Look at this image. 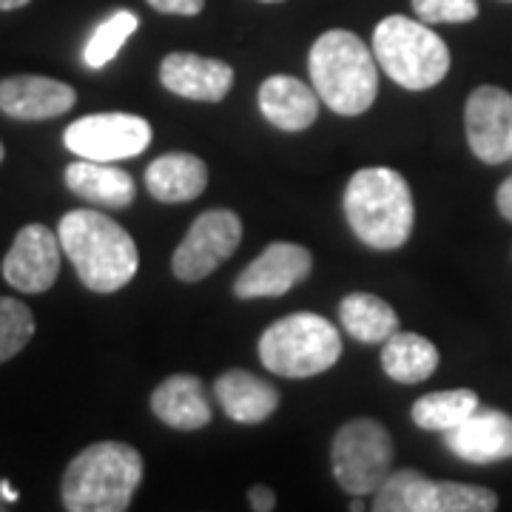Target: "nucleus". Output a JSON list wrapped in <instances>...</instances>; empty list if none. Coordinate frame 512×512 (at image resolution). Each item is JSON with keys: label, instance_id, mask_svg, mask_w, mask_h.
<instances>
[{"label": "nucleus", "instance_id": "nucleus-1", "mask_svg": "<svg viewBox=\"0 0 512 512\" xmlns=\"http://www.w3.org/2000/svg\"><path fill=\"white\" fill-rule=\"evenodd\" d=\"M57 237L80 282L94 293L126 288L140 268V254L131 234L100 211H69L57 225Z\"/></svg>", "mask_w": 512, "mask_h": 512}, {"label": "nucleus", "instance_id": "nucleus-2", "mask_svg": "<svg viewBox=\"0 0 512 512\" xmlns=\"http://www.w3.org/2000/svg\"><path fill=\"white\" fill-rule=\"evenodd\" d=\"M143 481V456L120 441H100L72 458L63 476L69 512H123Z\"/></svg>", "mask_w": 512, "mask_h": 512}, {"label": "nucleus", "instance_id": "nucleus-3", "mask_svg": "<svg viewBox=\"0 0 512 512\" xmlns=\"http://www.w3.org/2000/svg\"><path fill=\"white\" fill-rule=\"evenodd\" d=\"M345 217L373 251H396L413 234V194L393 168H362L345 188Z\"/></svg>", "mask_w": 512, "mask_h": 512}, {"label": "nucleus", "instance_id": "nucleus-4", "mask_svg": "<svg viewBox=\"0 0 512 512\" xmlns=\"http://www.w3.org/2000/svg\"><path fill=\"white\" fill-rule=\"evenodd\" d=\"M311 80L319 100L336 114H365L379 94V63L362 37L330 29L311 46Z\"/></svg>", "mask_w": 512, "mask_h": 512}, {"label": "nucleus", "instance_id": "nucleus-5", "mask_svg": "<svg viewBox=\"0 0 512 512\" xmlns=\"http://www.w3.org/2000/svg\"><path fill=\"white\" fill-rule=\"evenodd\" d=\"M373 57L390 80L410 92H424L450 72V52L424 20L390 15L373 32Z\"/></svg>", "mask_w": 512, "mask_h": 512}, {"label": "nucleus", "instance_id": "nucleus-6", "mask_svg": "<svg viewBox=\"0 0 512 512\" xmlns=\"http://www.w3.org/2000/svg\"><path fill=\"white\" fill-rule=\"evenodd\" d=\"M342 339L319 313H291L276 319L259 339V359L276 376L311 379L339 362Z\"/></svg>", "mask_w": 512, "mask_h": 512}, {"label": "nucleus", "instance_id": "nucleus-7", "mask_svg": "<svg viewBox=\"0 0 512 512\" xmlns=\"http://www.w3.org/2000/svg\"><path fill=\"white\" fill-rule=\"evenodd\" d=\"M333 476L350 495H370L393 470V441L376 419H353L333 436Z\"/></svg>", "mask_w": 512, "mask_h": 512}, {"label": "nucleus", "instance_id": "nucleus-8", "mask_svg": "<svg viewBox=\"0 0 512 512\" xmlns=\"http://www.w3.org/2000/svg\"><path fill=\"white\" fill-rule=\"evenodd\" d=\"M63 143L83 160L114 163L143 154L151 143V126L137 114L103 111L74 120L63 134Z\"/></svg>", "mask_w": 512, "mask_h": 512}, {"label": "nucleus", "instance_id": "nucleus-9", "mask_svg": "<svg viewBox=\"0 0 512 512\" xmlns=\"http://www.w3.org/2000/svg\"><path fill=\"white\" fill-rule=\"evenodd\" d=\"M242 239V220L228 208H214L200 214L177 245L171 271L183 282H200L231 259Z\"/></svg>", "mask_w": 512, "mask_h": 512}, {"label": "nucleus", "instance_id": "nucleus-10", "mask_svg": "<svg viewBox=\"0 0 512 512\" xmlns=\"http://www.w3.org/2000/svg\"><path fill=\"white\" fill-rule=\"evenodd\" d=\"M467 143L481 163L512 160V94L498 86H478L464 109Z\"/></svg>", "mask_w": 512, "mask_h": 512}, {"label": "nucleus", "instance_id": "nucleus-11", "mask_svg": "<svg viewBox=\"0 0 512 512\" xmlns=\"http://www.w3.org/2000/svg\"><path fill=\"white\" fill-rule=\"evenodd\" d=\"M60 237L52 228L32 222L20 228L9 254L3 259V279L20 293H43L60 274Z\"/></svg>", "mask_w": 512, "mask_h": 512}, {"label": "nucleus", "instance_id": "nucleus-12", "mask_svg": "<svg viewBox=\"0 0 512 512\" xmlns=\"http://www.w3.org/2000/svg\"><path fill=\"white\" fill-rule=\"evenodd\" d=\"M313 256L305 245L274 242L237 276L234 293L239 299H265L293 291L305 276L311 274Z\"/></svg>", "mask_w": 512, "mask_h": 512}, {"label": "nucleus", "instance_id": "nucleus-13", "mask_svg": "<svg viewBox=\"0 0 512 512\" xmlns=\"http://www.w3.org/2000/svg\"><path fill=\"white\" fill-rule=\"evenodd\" d=\"M160 83L177 97L220 103L234 86V69L214 57L171 52L160 63Z\"/></svg>", "mask_w": 512, "mask_h": 512}, {"label": "nucleus", "instance_id": "nucleus-14", "mask_svg": "<svg viewBox=\"0 0 512 512\" xmlns=\"http://www.w3.org/2000/svg\"><path fill=\"white\" fill-rule=\"evenodd\" d=\"M450 453L470 464H495L512 458V416L504 410H481L444 433Z\"/></svg>", "mask_w": 512, "mask_h": 512}, {"label": "nucleus", "instance_id": "nucleus-15", "mask_svg": "<svg viewBox=\"0 0 512 512\" xmlns=\"http://www.w3.org/2000/svg\"><path fill=\"white\" fill-rule=\"evenodd\" d=\"M77 94L69 83L52 77L20 74L0 80V111L15 120H52L72 109Z\"/></svg>", "mask_w": 512, "mask_h": 512}, {"label": "nucleus", "instance_id": "nucleus-16", "mask_svg": "<svg viewBox=\"0 0 512 512\" xmlns=\"http://www.w3.org/2000/svg\"><path fill=\"white\" fill-rule=\"evenodd\" d=\"M259 111L282 131H305L319 117V94L291 74H274L259 86Z\"/></svg>", "mask_w": 512, "mask_h": 512}, {"label": "nucleus", "instance_id": "nucleus-17", "mask_svg": "<svg viewBox=\"0 0 512 512\" xmlns=\"http://www.w3.org/2000/svg\"><path fill=\"white\" fill-rule=\"evenodd\" d=\"M151 410L174 430H200L214 416L202 382L188 373L168 376L163 384H157L151 393Z\"/></svg>", "mask_w": 512, "mask_h": 512}, {"label": "nucleus", "instance_id": "nucleus-18", "mask_svg": "<svg viewBox=\"0 0 512 512\" xmlns=\"http://www.w3.org/2000/svg\"><path fill=\"white\" fill-rule=\"evenodd\" d=\"M214 396L228 419L239 424H262L279 407V393L274 384L259 379L248 370H228L214 382Z\"/></svg>", "mask_w": 512, "mask_h": 512}, {"label": "nucleus", "instance_id": "nucleus-19", "mask_svg": "<svg viewBox=\"0 0 512 512\" xmlns=\"http://www.w3.org/2000/svg\"><path fill=\"white\" fill-rule=\"evenodd\" d=\"M208 185V168L194 154H163L146 171V188L160 202H191Z\"/></svg>", "mask_w": 512, "mask_h": 512}, {"label": "nucleus", "instance_id": "nucleus-20", "mask_svg": "<svg viewBox=\"0 0 512 512\" xmlns=\"http://www.w3.org/2000/svg\"><path fill=\"white\" fill-rule=\"evenodd\" d=\"M66 185L83 200L106 205V208H126L134 202V180L123 168L97 160H77L66 168Z\"/></svg>", "mask_w": 512, "mask_h": 512}, {"label": "nucleus", "instance_id": "nucleus-21", "mask_svg": "<svg viewBox=\"0 0 512 512\" xmlns=\"http://www.w3.org/2000/svg\"><path fill=\"white\" fill-rule=\"evenodd\" d=\"M384 373L399 384L427 382L439 370V350L419 333L396 330L382 350Z\"/></svg>", "mask_w": 512, "mask_h": 512}, {"label": "nucleus", "instance_id": "nucleus-22", "mask_svg": "<svg viewBox=\"0 0 512 512\" xmlns=\"http://www.w3.org/2000/svg\"><path fill=\"white\" fill-rule=\"evenodd\" d=\"M342 328L362 345H384L396 330L399 316L376 293H350L339 305Z\"/></svg>", "mask_w": 512, "mask_h": 512}, {"label": "nucleus", "instance_id": "nucleus-23", "mask_svg": "<svg viewBox=\"0 0 512 512\" xmlns=\"http://www.w3.org/2000/svg\"><path fill=\"white\" fill-rule=\"evenodd\" d=\"M436 481L419 470H390V476L373 493L376 512H433Z\"/></svg>", "mask_w": 512, "mask_h": 512}, {"label": "nucleus", "instance_id": "nucleus-24", "mask_svg": "<svg viewBox=\"0 0 512 512\" xmlns=\"http://www.w3.org/2000/svg\"><path fill=\"white\" fill-rule=\"evenodd\" d=\"M478 410V396L467 387L458 390H441V393H427L413 404V421L421 430L430 433H447L467 421Z\"/></svg>", "mask_w": 512, "mask_h": 512}, {"label": "nucleus", "instance_id": "nucleus-25", "mask_svg": "<svg viewBox=\"0 0 512 512\" xmlns=\"http://www.w3.org/2000/svg\"><path fill=\"white\" fill-rule=\"evenodd\" d=\"M137 26H140V18L134 15V12H114L111 18H106L97 29H94V35L89 37V43H86V52H83V60H86V66L89 69H103V66H109L114 57L120 55V49L126 46V40L134 32H137Z\"/></svg>", "mask_w": 512, "mask_h": 512}, {"label": "nucleus", "instance_id": "nucleus-26", "mask_svg": "<svg viewBox=\"0 0 512 512\" xmlns=\"http://www.w3.org/2000/svg\"><path fill=\"white\" fill-rule=\"evenodd\" d=\"M35 336V316L29 305L12 296H0V365L15 359Z\"/></svg>", "mask_w": 512, "mask_h": 512}, {"label": "nucleus", "instance_id": "nucleus-27", "mask_svg": "<svg viewBox=\"0 0 512 512\" xmlns=\"http://www.w3.org/2000/svg\"><path fill=\"white\" fill-rule=\"evenodd\" d=\"M495 507H498V495L487 487L436 481L433 512H493Z\"/></svg>", "mask_w": 512, "mask_h": 512}, {"label": "nucleus", "instance_id": "nucleus-28", "mask_svg": "<svg viewBox=\"0 0 512 512\" xmlns=\"http://www.w3.org/2000/svg\"><path fill=\"white\" fill-rule=\"evenodd\" d=\"M424 23H467L478 18V0H413Z\"/></svg>", "mask_w": 512, "mask_h": 512}, {"label": "nucleus", "instance_id": "nucleus-29", "mask_svg": "<svg viewBox=\"0 0 512 512\" xmlns=\"http://www.w3.org/2000/svg\"><path fill=\"white\" fill-rule=\"evenodd\" d=\"M146 3L163 15H183V18L200 15L205 9V0H146Z\"/></svg>", "mask_w": 512, "mask_h": 512}, {"label": "nucleus", "instance_id": "nucleus-30", "mask_svg": "<svg viewBox=\"0 0 512 512\" xmlns=\"http://www.w3.org/2000/svg\"><path fill=\"white\" fill-rule=\"evenodd\" d=\"M248 504L256 512H271L276 507V493L271 487L256 484V487H251V493H248Z\"/></svg>", "mask_w": 512, "mask_h": 512}, {"label": "nucleus", "instance_id": "nucleus-31", "mask_svg": "<svg viewBox=\"0 0 512 512\" xmlns=\"http://www.w3.org/2000/svg\"><path fill=\"white\" fill-rule=\"evenodd\" d=\"M495 205H498L501 217L512 222V177H507V180L501 183L498 194H495Z\"/></svg>", "mask_w": 512, "mask_h": 512}, {"label": "nucleus", "instance_id": "nucleus-32", "mask_svg": "<svg viewBox=\"0 0 512 512\" xmlns=\"http://www.w3.org/2000/svg\"><path fill=\"white\" fill-rule=\"evenodd\" d=\"M0 495H3V501H9V504H15V501H18V490H12L6 478H0Z\"/></svg>", "mask_w": 512, "mask_h": 512}, {"label": "nucleus", "instance_id": "nucleus-33", "mask_svg": "<svg viewBox=\"0 0 512 512\" xmlns=\"http://www.w3.org/2000/svg\"><path fill=\"white\" fill-rule=\"evenodd\" d=\"M26 3H32V0H0V9H3V12H9V9H20V6H26Z\"/></svg>", "mask_w": 512, "mask_h": 512}, {"label": "nucleus", "instance_id": "nucleus-34", "mask_svg": "<svg viewBox=\"0 0 512 512\" xmlns=\"http://www.w3.org/2000/svg\"><path fill=\"white\" fill-rule=\"evenodd\" d=\"M3 157H6V151H3V143H0V163H3Z\"/></svg>", "mask_w": 512, "mask_h": 512}, {"label": "nucleus", "instance_id": "nucleus-35", "mask_svg": "<svg viewBox=\"0 0 512 512\" xmlns=\"http://www.w3.org/2000/svg\"><path fill=\"white\" fill-rule=\"evenodd\" d=\"M262 3H282V0H262Z\"/></svg>", "mask_w": 512, "mask_h": 512}, {"label": "nucleus", "instance_id": "nucleus-36", "mask_svg": "<svg viewBox=\"0 0 512 512\" xmlns=\"http://www.w3.org/2000/svg\"><path fill=\"white\" fill-rule=\"evenodd\" d=\"M0 510H3V504H0Z\"/></svg>", "mask_w": 512, "mask_h": 512}, {"label": "nucleus", "instance_id": "nucleus-37", "mask_svg": "<svg viewBox=\"0 0 512 512\" xmlns=\"http://www.w3.org/2000/svg\"><path fill=\"white\" fill-rule=\"evenodd\" d=\"M507 3H512V0H507Z\"/></svg>", "mask_w": 512, "mask_h": 512}]
</instances>
